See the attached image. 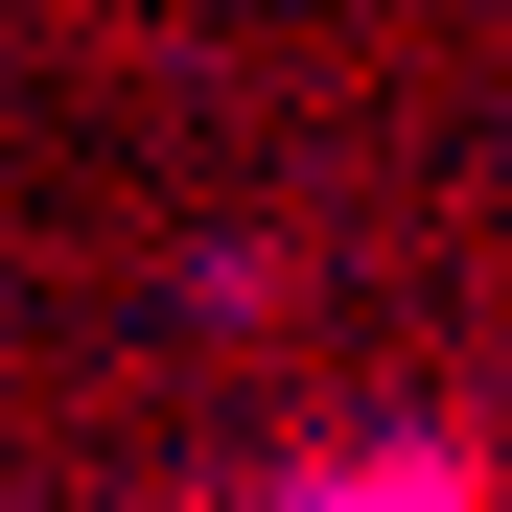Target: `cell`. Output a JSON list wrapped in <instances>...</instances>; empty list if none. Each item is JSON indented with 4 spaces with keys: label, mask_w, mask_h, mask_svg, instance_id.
Instances as JSON below:
<instances>
[{
    "label": "cell",
    "mask_w": 512,
    "mask_h": 512,
    "mask_svg": "<svg viewBox=\"0 0 512 512\" xmlns=\"http://www.w3.org/2000/svg\"><path fill=\"white\" fill-rule=\"evenodd\" d=\"M280 512H489V466H466V443H373V466H326V489H280Z\"/></svg>",
    "instance_id": "6da1fadb"
}]
</instances>
